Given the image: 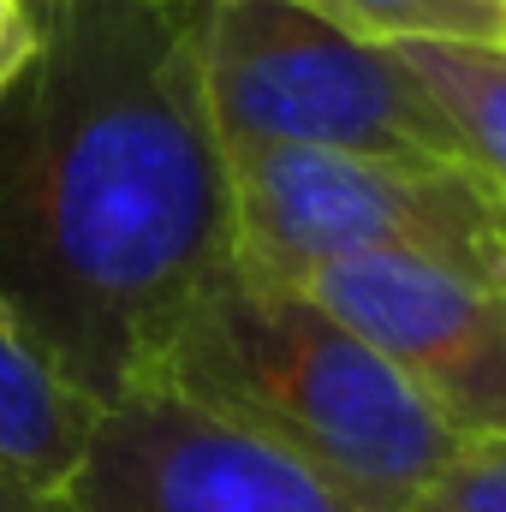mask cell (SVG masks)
I'll list each match as a JSON object with an SVG mask.
<instances>
[{
    "mask_svg": "<svg viewBox=\"0 0 506 512\" xmlns=\"http://www.w3.org/2000/svg\"><path fill=\"white\" fill-rule=\"evenodd\" d=\"M233 268L197 0H60L0 102V322L90 405L143 382Z\"/></svg>",
    "mask_w": 506,
    "mask_h": 512,
    "instance_id": "cell-1",
    "label": "cell"
},
{
    "mask_svg": "<svg viewBox=\"0 0 506 512\" xmlns=\"http://www.w3.org/2000/svg\"><path fill=\"white\" fill-rule=\"evenodd\" d=\"M143 382L262 435L364 512H405L465 441L304 286L239 262L185 310Z\"/></svg>",
    "mask_w": 506,
    "mask_h": 512,
    "instance_id": "cell-2",
    "label": "cell"
},
{
    "mask_svg": "<svg viewBox=\"0 0 506 512\" xmlns=\"http://www.w3.org/2000/svg\"><path fill=\"white\" fill-rule=\"evenodd\" d=\"M233 262L304 286L358 256H429L506 286V197L459 155L227 149Z\"/></svg>",
    "mask_w": 506,
    "mask_h": 512,
    "instance_id": "cell-3",
    "label": "cell"
},
{
    "mask_svg": "<svg viewBox=\"0 0 506 512\" xmlns=\"http://www.w3.org/2000/svg\"><path fill=\"white\" fill-rule=\"evenodd\" d=\"M197 78L221 149L459 155L453 126L393 48L292 0H197Z\"/></svg>",
    "mask_w": 506,
    "mask_h": 512,
    "instance_id": "cell-4",
    "label": "cell"
},
{
    "mask_svg": "<svg viewBox=\"0 0 506 512\" xmlns=\"http://www.w3.org/2000/svg\"><path fill=\"white\" fill-rule=\"evenodd\" d=\"M60 501L72 512H364L292 453L161 382L102 405Z\"/></svg>",
    "mask_w": 506,
    "mask_h": 512,
    "instance_id": "cell-5",
    "label": "cell"
},
{
    "mask_svg": "<svg viewBox=\"0 0 506 512\" xmlns=\"http://www.w3.org/2000/svg\"><path fill=\"white\" fill-rule=\"evenodd\" d=\"M459 435H506V286L429 256H358L304 280Z\"/></svg>",
    "mask_w": 506,
    "mask_h": 512,
    "instance_id": "cell-6",
    "label": "cell"
},
{
    "mask_svg": "<svg viewBox=\"0 0 506 512\" xmlns=\"http://www.w3.org/2000/svg\"><path fill=\"white\" fill-rule=\"evenodd\" d=\"M102 405L66 387L6 322H0V465L60 489L96 429Z\"/></svg>",
    "mask_w": 506,
    "mask_h": 512,
    "instance_id": "cell-7",
    "label": "cell"
},
{
    "mask_svg": "<svg viewBox=\"0 0 506 512\" xmlns=\"http://www.w3.org/2000/svg\"><path fill=\"white\" fill-rule=\"evenodd\" d=\"M411 78L429 90L441 120L459 137V155L506 197V48H453V42H399Z\"/></svg>",
    "mask_w": 506,
    "mask_h": 512,
    "instance_id": "cell-8",
    "label": "cell"
},
{
    "mask_svg": "<svg viewBox=\"0 0 506 512\" xmlns=\"http://www.w3.org/2000/svg\"><path fill=\"white\" fill-rule=\"evenodd\" d=\"M364 42H453V48H506V0H292Z\"/></svg>",
    "mask_w": 506,
    "mask_h": 512,
    "instance_id": "cell-9",
    "label": "cell"
},
{
    "mask_svg": "<svg viewBox=\"0 0 506 512\" xmlns=\"http://www.w3.org/2000/svg\"><path fill=\"white\" fill-rule=\"evenodd\" d=\"M405 512H506V435H465Z\"/></svg>",
    "mask_w": 506,
    "mask_h": 512,
    "instance_id": "cell-10",
    "label": "cell"
},
{
    "mask_svg": "<svg viewBox=\"0 0 506 512\" xmlns=\"http://www.w3.org/2000/svg\"><path fill=\"white\" fill-rule=\"evenodd\" d=\"M36 54H42V6L36 0H0V102L30 72Z\"/></svg>",
    "mask_w": 506,
    "mask_h": 512,
    "instance_id": "cell-11",
    "label": "cell"
},
{
    "mask_svg": "<svg viewBox=\"0 0 506 512\" xmlns=\"http://www.w3.org/2000/svg\"><path fill=\"white\" fill-rule=\"evenodd\" d=\"M0 512H72V507L60 501V489H42V483L0 465Z\"/></svg>",
    "mask_w": 506,
    "mask_h": 512,
    "instance_id": "cell-12",
    "label": "cell"
},
{
    "mask_svg": "<svg viewBox=\"0 0 506 512\" xmlns=\"http://www.w3.org/2000/svg\"><path fill=\"white\" fill-rule=\"evenodd\" d=\"M36 6H42V12H48V6H60V0H36Z\"/></svg>",
    "mask_w": 506,
    "mask_h": 512,
    "instance_id": "cell-13",
    "label": "cell"
}]
</instances>
